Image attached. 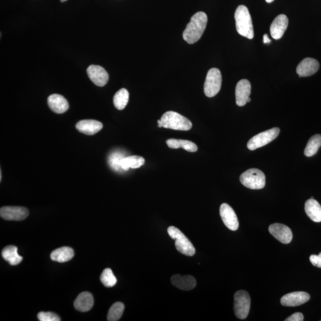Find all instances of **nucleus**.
Wrapping results in <instances>:
<instances>
[{
    "instance_id": "obj_1",
    "label": "nucleus",
    "mask_w": 321,
    "mask_h": 321,
    "mask_svg": "<svg viewBox=\"0 0 321 321\" xmlns=\"http://www.w3.org/2000/svg\"><path fill=\"white\" fill-rule=\"evenodd\" d=\"M207 23L206 13L203 12L195 13L183 32V38L184 41L188 44H193L200 40L206 29Z\"/></svg>"
},
{
    "instance_id": "obj_2",
    "label": "nucleus",
    "mask_w": 321,
    "mask_h": 321,
    "mask_svg": "<svg viewBox=\"0 0 321 321\" xmlns=\"http://www.w3.org/2000/svg\"><path fill=\"white\" fill-rule=\"evenodd\" d=\"M237 31L239 34L248 39L254 37V31L249 10L245 6L240 5L236 9L234 14Z\"/></svg>"
},
{
    "instance_id": "obj_3",
    "label": "nucleus",
    "mask_w": 321,
    "mask_h": 321,
    "mask_svg": "<svg viewBox=\"0 0 321 321\" xmlns=\"http://www.w3.org/2000/svg\"><path fill=\"white\" fill-rule=\"evenodd\" d=\"M163 127L173 130L188 131L192 127V123L188 118L174 111H167L160 119Z\"/></svg>"
},
{
    "instance_id": "obj_4",
    "label": "nucleus",
    "mask_w": 321,
    "mask_h": 321,
    "mask_svg": "<svg viewBox=\"0 0 321 321\" xmlns=\"http://www.w3.org/2000/svg\"><path fill=\"white\" fill-rule=\"evenodd\" d=\"M167 231L172 239L175 240V247L180 253L188 256L194 255L196 250L192 243L178 228L170 226L168 228Z\"/></svg>"
},
{
    "instance_id": "obj_5",
    "label": "nucleus",
    "mask_w": 321,
    "mask_h": 321,
    "mask_svg": "<svg viewBox=\"0 0 321 321\" xmlns=\"http://www.w3.org/2000/svg\"><path fill=\"white\" fill-rule=\"evenodd\" d=\"M240 181L243 186L250 189L258 190L266 186V178L262 171L251 168L241 174Z\"/></svg>"
},
{
    "instance_id": "obj_6",
    "label": "nucleus",
    "mask_w": 321,
    "mask_h": 321,
    "mask_svg": "<svg viewBox=\"0 0 321 321\" xmlns=\"http://www.w3.org/2000/svg\"><path fill=\"white\" fill-rule=\"evenodd\" d=\"M222 84V76L219 69L212 68L208 71L204 84V93L207 97H215L220 92Z\"/></svg>"
},
{
    "instance_id": "obj_7",
    "label": "nucleus",
    "mask_w": 321,
    "mask_h": 321,
    "mask_svg": "<svg viewBox=\"0 0 321 321\" xmlns=\"http://www.w3.org/2000/svg\"><path fill=\"white\" fill-rule=\"evenodd\" d=\"M250 302L249 294L246 291L239 290L234 294V310L238 318H246L249 313Z\"/></svg>"
},
{
    "instance_id": "obj_8",
    "label": "nucleus",
    "mask_w": 321,
    "mask_h": 321,
    "mask_svg": "<svg viewBox=\"0 0 321 321\" xmlns=\"http://www.w3.org/2000/svg\"><path fill=\"white\" fill-rule=\"evenodd\" d=\"M280 132L279 127H274L269 131L261 132L250 139L247 144V148L250 151H253L263 147L276 140Z\"/></svg>"
},
{
    "instance_id": "obj_9",
    "label": "nucleus",
    "mask_w": 321,
    "mask_h": 321,
    "mask_svg": "<svg viewBox=\"0 0 321 321\" xmlns=\"http://www.w3.org/2000/svg\"><path fill=\"white\" fill-rule=\"evenodd\" d=\"M220 214L225 226L228 229L236 231L239 226V221L233 208L229 205L224 203L221 205Z\"/></svg>"
},
{
    "instance_id": "obj_10",
    "label": "nucleus",
    "mask_w": 321,
    "mask_h": 321,
    "mask_svg": "<svg viewBox=\"0 0 321 321\" xmlns=\"http://www.w3.org/2000/svg\"><path fill=\"white\" fill-rule=\"evenodd\" d=\"M0 216L6 220L22 221L29 216L26 208L21 207H5L0 210Z\"/></svg>"
},
{
    "instance_id": "obj_11",
    "label": "nucleus",
    "mask_w": 321,
    "mask_h": 321,
    "mask_svg": "<svg viewBox=\"0 0 321 321\" xmlns=\"http://www.w3.org/2000/svg\"><path fill=\"white\" fill-rule=\"evenodd\" d=\"M269 231L281 243L289 244L292 240V231L286 225L280 223L271 224L269 227Z\"/></svg>"
},
{
    "instance_id": "obj_12",
    "label": "nucleus",
    "mask_w": 321,
    "mask_h": 321,
    "mask_svg": "<svg viewBox=\"0 0 321 321\" xmlns=\"http://www.w3.org/2000/svg\"><path fill=\"white\" fill-rule=\"evenodd\" d=\"M87 74L91 81L98 87H102L107 84L108 73L101 66L91 65L87 69Z\"/></svg>"
},
{
    "instance_id": "obj_13",
    "label": "nucleus",
    "mask_w": 321,
    "mask_h": 321,
    "mask_svg": "<svg viewBox=\"0 0 321 321\" xmlns=\"http://www.w3.org/2000/svg\"><path fill=\"white\" fill-rule=\"evenodd\" d=\"M310 295L304 292L288 293L281 299V303L285 306H297L308 302Z\"/></svg>"
},
{
    "instance_id": "obj_14",
    "label": "nucleus",
    "mask_w": 321,
    "mask_h": 321,
    "mask_svg": "<svg viewBox=\"0 0 321 321\" xmlns=\"http://www.w3.org/2000/svg\"><path fill=\"white\" fill-rule=\"evenodd\" d=\"M319 62L312 58H306L298 65L296 72L299 77H308L318 71Z\"/></svg>"
},
{
    "instance_id": "obj_15",
    "label": "nucleus",
    "mask_w": 321,
    "mask_h": 321,
    "mask_svg": "<svg viewBox=\"0 0 321 321\" xmlns=\"http://www.w3.org/2000/svg\"><path fill=\"white\" fill-rule=\"evenodd\" d=\"M251 93V85L247 79H242L237 83L236 91V104L239 107L245 105Z\"/></svg>"
},
{
    "instance_id": "obj_16",
    "label": "nucleus",
    "mask_w": 321,
    "mask_h": 321,
    "mask_svg": "<svg viewBox=\"0 0 321 321\" xmlns=\"http://www.w3.org/2000/svg\"><path fill=\"white\" fill-rule=\"evenodd\" d=\"M289 25V19L284 15H280L274 20L270 26L271 35L275 39H279L283 36Z\"/></svg>"
},
{
    "instance_id": "obj_17",
    "label": "nucleus",
    "mask_w": 321,
    "mask_h": 321,
    "mask_svg": "<svg viewBox=\"0 0 321 321\" xmlns=\"http://www.w3.org/2000/svg\"><path fill=\"white\" fill-rule=\"evenodd\" d=\"M171 282L175 287L182 290L188 291L194 289L197 286V280L191 276H181L175 274L171 278Z\"/></svg>"
},
{
    "instance_id": "obj_18",
    "label": "nucleus",
    "mask_w": 321,
    "mask_h": 321,
    "mask_svg": "<svg viewBox=\"0 0 321 321\" xmlns=\"http://www.w3.org/2000/svg\"><path fill=\"white\" fill-rule=\"evenodd\" d=\"M49 108L57 114L65 113L68 110L69 105L66 99L61 95L52 94L48 98Z\"/></svg>"
},
{
    "instance_id": "obj_19",
    "label": "nucleus",
    "mask_w": 321,
    "mask_h": 321,
    "mask_svg": "<svg viewBox=\"0 0 321 321\" xmlns=\"http://www.w3.org/2000/svg\"><path fill=\"white\" fill-rule=\"evenodd\" d=\"M103 127V125L97 120H84L78 122L76 124L77 130L87 135H94L97 134Z\"/></svg>"
},
{
    "instance_id": "obj_20",
    "label": "nucleus",
    "mask_w": 321,
    "mask_h": 321,
    "mask_svg": "<svg viewBox=\"0 0 321 321\" xmlns=\"http://www.w3.org/2000/svg\"><path fill=\"white\" fill-rule=\"evenodd\" d=\"M94 302V298L92 294L85 292L79 294L75 301L74 306L76 310L85 312L92 308Z\"/></svg>"
},
{
    "instance_id": "obj_21",
    "label": "nucleus",
    "mask_w": 321,
    "mask_h": 321,
    "mask_svg": "<svg viewBox=\"0 0 321 321\" xmlns=\"http://www.w3.org/2000/svg\"><path fill=\"white\" fill-rule=\"evenodd\" d=\"M307 216L314 222H321V206L314 199H310L306 202L304 205Z\"/></svg>"
},
{
    "instance_id": "obj_22",
    "label": "nucleus",
    "mask_w": 321,
    "mask_h": 321,
    "mask_svg": "<svg viewBox=\"0 0 321 321\" xmlns=\"http://www.w3.org/2000/svg\"><path fill=\"white\" fill-rule=\"evenodd\" d=\"M74 255V250L71 247H62L53 251L50 256L52 261L62 263L71 261Z\"/></svg>"
},
{
    "instance_id": "obj_23",
    "label": "nucleus",
    "mask_w": 321,
    "mask_h": 321,
    "mask_svg": "<svg viewBox=\"0 0 321 321\" xmlns=\"http://www.w3.org/2000/svg\"><path fill=\"white\" fill-rule=\"evenodd\" d=\"M2 256L11 266H17L23 260V257L18 253V247L15 246H8L2 251Z\"/></svg>"
},
{
    "instance_id": "obj_24",
    "label": "nucleus",
    "mask_w": 321,
    "mask_h": 321,
    "mask_svg": "<svg viewBox=\"0 0 321 321\" xmlns=\"http://www.w3.org/2000/svg\"><path fill=\"white\" fill-rule=\"evenodd\" d=\"M168 147L172 149L183 148L184 150L190 152H195L198 151V147L194 142L181 140H175L170 139L166 141Z\"/></svg>"
},
{
    "instance_id": "obj_25",
    "label": "nucleus",
    "mask_w": 321,
    "mask_h": 321,
    "mask_svg": "<svg viewBox=\"0 0 321 321\" xmlns=\"http://www.w3.org/2000/svg\"><path fill=\"white\" fill-rule=\"evenodd\" d=\"M321 146V135L319 134L313 135L307 142L306 147L304 149V154L307 157L313 156L316 154Z\"/></svg>"
},
{
    "instance_id": "obj_26",
    "label": "nucleus",
    "mask_w": 321,
    "mask_h": 321,
    "mask_svg": "<svg viewBox=\"0 0 321 321\" xmlns=\"http://www.w3.org/2000/svg\"><path fill=\"white\" fill-rule=\"evenodd\" d=\"M145 163L143 157L134 155L125 157L121 161V167L124 171L129 170V168H138L142 166Z\"/></svg>"
},
{
    "instance_id": "obj_27",
    "label": "nucleus",
    "mask_w": 321,
    "mask_h": 321,
    "mask_svg": "<svg viewBox=\"0 0 321 321\" xmlns=\"http://www.w3.org/2000/svg\"><path fill=\"white\" fill-rule=\"evenodd\" d=\"M129 98V94L127 89H120L115 93L113 98L115 107L118 110H123L128 103Z\"/></svg>"
},
{
    "instance_id": "obj_28",
    "label": "nucleus",
    "mask_w": 321,
    "mask_h": 321,
    "mask_svg": "<svg viewBox=\"0 0 321 321\" xmlns=\"http://www.w3.org/2000/svg\"><path fill=\"white\" fill-rule=\"evenodd\" d=\"M124 310L123 303L116 302L112 304L109 309L107 320L109 321H117L121 318Z\"/></svg>"
},
{
    "instance_id": "obj_29",
    "label": "nucleus",
    "mask_w": 321,
    "mask_h": 321,
    "mask_svg": "<svg viewBox=\"0 0 321 321\" xmlns=\"http://www.w3.org/2000/svg\"><path fill=\"white\" fill-rule=\"evenodd\" d=\"M124 155L121 152L116 151L112 152L108 158V163L112 169L115 171H120L122 170L121 163L123 159L124 158Z\"/></svg>"
},
{
    "instance_id": "obj_30",
    "label": "nucleus",
    "mask_w": 321,
    "mask_h": 321,
    "mask_svg": "<svg viewBox=\"0 0 321 321\" xmlns=\"http://www.w3.org/2000/svg\"><path fill=\"white\" fill-rule=\"evenodd\" d=\"M101 283L107 287H112L117 283V279L110 269H106L102 273L100 277Z\"/></svg>"
},
{
    "instance_id": "obj_31",
    "label": "nucleus",
    "mask_w": 321,
    "mask_h": 321,
    "mask_svg": "<svg viewBox=\"0 0 321 321\" xmlns=\"http://www.w3.org/2000/svg\"><path fill=\"white\" fill-rule=\"evenodd\" d=\"M38 318L40 321H60L61 319L57 314L48 312H41L38 314Z\"/></svg>"
},
{
    "instance_id": "obj_32",
    "label": "nucleus",
    "mask_w": 321,
    "mask_h": 321,
    "mask_svg": "<svg viewBox=\"0 0 321 321\" xmlns=\"http://www.w3.org/2000/svg\"><path fill=\"white\" fill-rule=\"evenodd\" d=\"M310 263L313 266L321 268V252L318 255L316 254H312L309 258Z\"/></svg>"
},
{
    "instance_id": "obj_33",
    "label": "nucleus",
    "mask_w": 321,
    "mask_h": 321,
    "mask_svg": "<svg viewBox=\"0 0 321 321\" xmlns=\"http://www.w3.org/2000/svg\"><path fill=\"white\" fill-rule=\"evenodd\" d=\"M304 316L302 313H294L293 315L288 317L285 320L286 321H303Z\"/></svg>"
},
{
    "instance_id": "obj_34",
    "label": "nucleus",
    "mask_w": 321,
    "mask_h": 321,
    "mask_svg": "<svg viewBox=\"0 0 321 321\" xmlns=\"http://www.w3.org/2000/svg\"><path fill=\"white\" fill-rule=\"evenodd\" d=\"M271 42L270 39L269 38V36H268L267 34H265L264 35V44H270Z\"/></svg>"
},
{
    "instance_id": "obj_35",
    "label": "nucleus",
    "mask_w": 321,
    "mask_h": 321,
    "mask_svg": "<svg viewBox=\"0 0 321 321\" xmlns=\"http://www.w3.org/2000/svg\"><path fill=\"white\" fill-rule=\"evenodd\" d=\"M157 122L158 124V127H160V128L163 127V125H162L161 120H158Z\"/></svg>"
},
{
    "instance_id": "obj_36",
    "label": "nucleus",
    "mask_w": 321,
    "mask_h": 321,
    "mask_svg": "<svg viewBox=\"0 0 321 321\" xmlns=\"http://www.w3.org/2000/svg\"><path fill=\"white\" fill-rule=\"evenodd\" d=\"M266 2L268 3H271L274 1V0H266Z\"/></svg>"
},
{
    "instance_id": "obj_37",
    "label": "nucleus",
    "mask_w": 321,
    "mask_h": 321,
    "mask_svg": "<svg viewBox=\"0 0 321 321\" xmlns=\"http://www.w3.org/2000/svg\"><path fill=\"white\" fill-rule=\"evenodd\" d=\"M250 101H251V99L249 98V99H248L247 102H250Z\"/></svg>"
},
{
    "instance_id": "obj_38",
    "label": "nucleus",
    "mask_w": 321,
    "mask_h": 321,
    "mask_svg": "<svg viewBox=\"0 0 321 321\" xmlns=\"http://www.w3.org/2000/svg\"><path fill=\"white\" fill-rule=\"evenodd\" d=\"M66 1H67V0H61V2H66Z\"/></svg>"
},
{
    "instance_id": "obj_39",
    "label": "nucleus",
    "mask_w": 321,
    "mask_h": 321,
    "mask_svg": "<svg viewBox=\"0 0 321 321\" xmlns=\"http://www.w3.org/2000/svg\"><path fill=\"white\" fill-rule=\"evenodd\" d=\"M320 321H321V320H320Z\"/></svg>"
}]
</instances>
